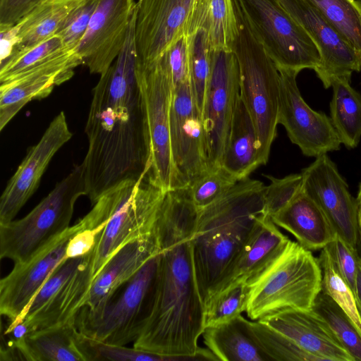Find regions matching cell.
<instances>
[{
	"mask_svg": "<svg viewBox=\"0 0 361 361\" xmlns=\"http://www.w3.org/2000/svg\"><path fill=\"white\" fill-rule=\"evenodd\" d=\"M133 16L123 47L92 91L85 126L88 148L81 163L93 205L106 190L137 180L151 168V144L136 78Z\"/></svg>",
	"mask_w": 361,
	"mask_h": 361,
	"instance_id": "obj_1",
	"label": "cell"
},
{
	"mask_svg": "<svg viewBox=\"0 0 361 361\" xmlns=\"http://www.w3.org/2000/svg\"><path fill=\"white\" fill-rule=\"evenodd\" d=\"M204 329L191 239H185L161 250L152 310L133 348L169 361L214 360L208 348L197 345Z\"/></svg>",
	"mask_w": 361,
	"mask_h": 361,
	"instance_id": "obj_2",
	"label": "cell"
},
{
	"mask_svg": "<svg viewBox=\"0 0 361 361\" xmlns=\"http://www.w3.org/2000/svg\"><path fill=\"white\" fill-rule=\"evenodd\" d=\"M265 189L262 182L247 177L198 211L191 245L197 284L204 305L263 214Z\"/></svg>",
	"mask_w": 361,
	"mask_h": 361,
	"instance_id": "obj_3",
	"label": "cell"
},
{
	"mask_svg": "<svg viewBox=\"0 0 361 361\" xmlns=\"http://www.w3.org/2000/svg\"><path fill=\"white\" fill-rule=\"evenodd\" d=\"M322 281L318 259L289 240L279 255L247 282V315L257 321L286 310L312 309L322 291Z\"/></svg>",
	"mask_w": 361,
	"mask_h": 361,
	"instance_id": "obj_4",
	"label": "cell"
},
{
	"mask_svg": "<svg viewBox=\"0 0 361 361\" xmlns=\"http://www.w3.org/2000/svg\"><path fill=\"white\" fill-rule=\"evenodd\" d=\"M233 4L236 29L231 49L239 67L240 97L252 120L258 137L259 161L264 165L279 124L280 73L234 0Z\"/></svg>",
	"mask_w": 361,
	"mask_h": 361,
	"instance_id": "obj_5",
	"label": "cell"
},
{
	"mask_svg": "<svg viewBox=\"0 0 361 361\" xmlns=\"http://www.w3.org/2000/svg\"><path fill=\"white\" fill-rule=\"evenodd\" d=\"M166 192L146 174L116 185L97 199L107 222L92 250L93 279L121 247L153 232Z\"/></svg>",
	"mask_w": 361,
	"mask_h": 361,
	"instance_id": "obj_6",
	"label": "cell"
},
{
	"mask_svg": "<svg viewBox=\"0 0 361 361\" xmlns=\"http://www.w3.org/2000/svg\"><path fill=\"white\" fill-rule=\"evenodd\" d=\"M87 195L80 164L25 216L0 224V257L14 264L29 259L70 226L77 200Z\"/></svg>",
	"mask_w": 361,
	"mask_h": 361,
	"instance_id": "obj_7",
	"label": "cell"
},
{
	"mask_svg": "<svg viewBox=\"0 0 361 361\" xmlns=\"http://www.w3.org/2000/svg\"><path fill=\"white\" fill-rule=\"evenodd\" d=\"M159 255L151 257L103 309L94 313L81 310L75 322L78 331L105 343H133L152 310Z\"/></svg>",
	"mask_w": 361,
	"mask_h": 361,
	"instance_id": "obj_8",
	"label": "cell"
},
{
	"mask_svg": "<svg viewBox=\"0 0 361 361\" xmlns=\"http://www.w3.org/2000/svg\"><path fill=\"white\" fill-rule=\"evenodd\" d=\"M234 1L278 69L299 73L319 67L321 56L317 44L278 0Z\"/></svg>",
	"mask_w": 361,
	"mask_h": 361,
	"instance_id": "obj_9",
	"label": "cell"
},
{
	"mask_svg": "<svg viewBox=\"0 0 361 361\" xmlns=\"http://www.w3.org/2000/svg\"><path fill=\"white\" fill-rule=\"evenodd\" d=\"M92 250L64 259L53 271L31 302L15 322H23L29 333L46 328L75 324L93 283Z\"/></svg>",
	"mask_w": 361,
	"mask_h": 361,
	"instance_id": "obj_10",
	"label": "cell"
},
{
	"mask_svg": "<svg viewBox=\"0 0 361 361\" xmlns=\"http://www.w3.org/2000/svg\"><path fill=\"white\" fill-rule=\"evenodd\" d=\"M136 78L151 144V168L147 174L154 183L167 191L172 189L173 180L170 145L173 82L165 55L145 66H136Z\"/></svg>",
	"mask_w": 361,
	"mask_h": 361,
	"instance_id": "obj_11",
	"label": "cell"
},
{
	"mask_svg": "<svg viewBox=\"0 0 361 361\" xmlns=\"http://www.w3.org/2000/svg\"><path fill=\"white\" fill-rule=\"evenodd\" d=\"M173 188L188 187L209 172L202 114L193 98L190 80L173 88L170 109Z\"/></svg>",
	"mask_w": 361,
	"mask_h": 361,
	"instance_id": "obj_12",
	"label": "cell"
},
{
	"mask_svg": "<svg viewBox=\"0 0 361 361\" xmlns=\"http://www.w3.org/2000/svg\"><path fill=\"white\" fill-rule=\"evenodd\" d=\"M239 96V67L235 54L231 49H214L202 111L209 171L221 166Z\"/></svg>",
	"mask_w": 361,
	"mask_h": 361,
	"instance_id": "obj_13",
	"label": "cell"
},
{
	"mask_svg": "<svg viewBox=\"0 0 361 361\" xmlns=\"http://www.w3.org/2000/svg\"><path fill=\"white\" fill-rule=\"evenodd\" d=\"M200 0H137L134 27L137 67L159 58L183 37Z\"/></svg>",
	"mask_w": 361,
	"mask_h": 361,
	"instance_id": "obj_14",
	"label": "cell"
},
{
	"mask_svg": "<svg viewBox=\"0 0 361 361\" xmlns=\"http://www.w3.org/2000/svg\"><path fill=\"white\" fill-rule=\"evenodd\" d=\"M84 225L80 219L35 252L27 261L14 264L0 281V313L9 322L17 320L53 271L66 259L70 239Z\"/></svg>",
	"mask_w": 361,
	"mask_h": 361,
	"instance_id": "obj_15",
	"label": "cell"
},
{
	"mask_svg": "<svg viewBox=\"0 0 361 361\" xmlns=\"http://www.w3.org/2000/svg\"><path fill=\"white\" fill-rule=\"evenodd\" d=\"M280 99L278 122L283 125L292 143L307 157H317L338 150L341 142L331 118L311 109L297 85L298 73L278 69Z\"/></svg>",
	"mask_w": 361,
	"mask_h": 361,
	"instance_id": "obj_16",
	"label": "cell"
},
{
	"mask_svg": "<svg viewBox=\"0 0 361 361\" xmlns=\"http://www.w3.org/2000/svg\"><path fill=\"white\" fill-rule=\"evenodd\" d=\"M135 7L134 0H98L87 30L75 49L91 73L102 75L118 57Z\"/></svg>",
	"mask_w": 361,
	"mask_h": 361,
	"instance_id": "obj_17",
	"label": "cell"
},
{
	"mask_svg": "<svg viewBox=\"0 0 361 361\" xmlns=\"http://www.w3.org/2000/svg\"><path fill=\"white\" fill-rule=\"evenodd\" d=\"M301 173L304 192L322 208L336 233L355 249L359 238L357 200L335 163L322 154Z\"/></svg>",
	"mask_w": 361,
	"mask_h": 361,
	"instance_id": "obj_18",
	"label": "cell"
},
{
	"mask_svg": "<svg viewBox=\"0 0 361 361\" xmlns=\"http://www.w3.org/2000/svg\"><path fill=\"white\" fill-rule=\"evenodd\" d=\"M72 136L66 115L61 111L51 121L38 142L27 149L26 156L8 180L0 198V224L13 220L37 189L55 154Z\"/></svg>",
	"mask_w": 361,
	"mask_h": 361,
	"instance_id": "obj_19",
	"label": "cell"
},
{
	"mask_svg": "<svg viewBox=\"0 0 361 361\" xmlns=\"http://www.w3.org/2000/svg\"><path fill=\"white\" fill-rule=\"evenodd\" d=\"M317 44L321 62L314 71L324 88L334 78L350 79L361 71V59L318 10L306 0H278Z\"/></svg>",
	"mask_w": 361,
	"mask_h": 361,
	"instance_id": "obj_20",
	"label": "cell"
},
{
	"mask_svg": "<svg viewBox=\"0 0 361 361\" xmlns=\"http://www.w3.org/2000/svg\"><path fill=\"white\" fill-rule=\"evenodd\" d=\"M82 64L75 53L66 54L0 85V130L32 99L47 97L56 85L68 80Z\"/></svg>",
	"mask_w": 361,
	"mask_h": 361,
	"instance_id": "obj_21",
	"label": "cell"
},
{
	"mask_svg": "<svg viewBox=\"0 0 361 361\" xmlns=\"http://www.w3.org/2000/svg\"><path fill=\"white\" fill-rule=\"evenodd\" d=\"M323 361H355L314 310H286L259 319Z\"/></svg>",
	"mask_w": 361,
	"mask_h": 361,
	"instance_id": "obj_22",
	"label": "cell"
},
{
	"mask_svg": "<svg viewBox=\"0 0 361 361\" xmlns=\"http://www.w3.org/2000/svg\"><path fill=\"white\" fill-rule=\"evenodd\" d=\"M160 252L153 232L123 245L94 279L88 300L81 310L94 313L103 309L118 290Z\"/></svg>",
	"mask_w": 361,
	"mask_h": 361,
	"instance_id": "obj_23",
	"label": "cell"
},
{
	"mask_svg": "<svg viewBox=\"0 0 361 361\" xmlns=\"http://www.w3.org/2000/svg\"><path fill=\"white\" fill-rule=\"evenodd\" d=\"M289 240L271 218L261 215L214 294L232 283L252 280L279 255Z\"/></svg>",
	"mask_w": 361,
	"mask_h": 361,
	"instance_id": "obj_24",
	"label": "cell"
},
{
	"mask_svg": "<svg viewBox=\"0 0 361 361\" xmlns=\"http://www.w3.org/2000/svg\"><path fill=\"white\" fill-rule=\"evenodd\" d=\"M271 219L277 226L290 233L300 245L311 251L323 249L337 235L324 211L303 188Z\"/></svg>",
	"mask_w": 361,
	"mask_h": 361,
	"instance_id": "obj_25",
	"label": "cell"
},
{
	"mask_svg": "<svg viewBox=\"0 0 361 361\" xmlns=\"http://www.w3.org/2000/svg\"><path fill=\"white\" fill-rule=\"evenodd\" d=\"M202 336L204 344L218 360L272 361L258 341L252 322L241 315L205 327Z\"/></svg>",
	"mask_w": 361,
	"mask_h": 361,
	"instance_id": "obj_26",
	"label": "cell"
},
{
	"mask_svg": "<svg viewBox=\"0 0 361 361\" xmlns=\"http://www.w3.org/2000/svg\"><path fill=\"white\" fill-rule=\"evenodd\" d=\"M81 1L48 0L12 27L0 28V32L13 44L11 54L32 47L55 35L70 12Z\"/></svg>",
	"mask_w": 361,
	"mask_h": 361,
	"instance_id": "obj_27",
	"label": "cell"
},
{
	"mask_svg": "<svg viewBox=\"0 0 361 361\" xmlns=\"http://www.w3.org/2000/svg\"><path fill=\"white\" fill-rule=\"evenodd\" d=\"M79 331L75 324L33 331L23 338L12 341L22 360L85 361L79 345Z\"/></svg>",
	"mask_w": 361,
	"mask_h": 361,
	"instance_id": "obj_28",
	"label": "cell"
},
{
	"mask_svg": "<svg viewBox=\"0 0 361 361\" xmlns=\"http://www.w3.org/2000/svg\"><path fill=\"white\" fill-rule=\"evenodd\" d=\"M260 165L257 135L239 96L221 166L240 180L249 177Z\"/></svg>",
	"mask_w": 361,
	"mask_h": 361,
	"instance_id": "obj_29",
	"label": "cell"
},
{
	"mask_svg": "<svg viewBox=\"0 0 361 361\" xmlns=\"http://www.w3.org/2000/svg\"><path fill=\"white\" fill-rule=\"evenodd\" d=\"M330 118L341 144L356 147L361 138V94L350 85V79L334 78Z\"/></svg>",
	"mask_w": 361,
	"mask_h": 361,
	"instance_id": "obj_30",
	"label": "cell"
},
{
	"mask_svg": "<svg viewBox=\"0 0 361 361\" xmlns=\"http://www.w3.org/2000/svg\"><path fill=\"white\" fill-rule=\"evenodd\" d=\"M361 59V0H306Z\"/></svg>",
	"mask_w": 361,
	"mask_h": 361,
	"instance_id": "obj_31",
	"label": "cell"
},
{
	"mask_svg": "<svg viewBox=\"0 0 361 361\" xmlns=\"http://www.w3.org/2000/svg\"><path fill=\"white\" fill-rule=\"evenodd\" d=\"M73 52L75 51L66 50L60 37L55 35L32 47L14 52L1 61L0 82L16 78Z\"/></svg>",
	"mask_w": 361,
	"mask_h": 361,
	"instance_id": "obj_32",
	"label": "cell"
},
{
	"mask_svg": "<svg viewBox=\"0 0 361 361\" xmlns=\"http://www.w3.org/2000/svg\"><path fill=\"white\" fill-rule=\"evenodd\" d=\"M207 25L208 21L193 34L190 50L191 89L196 106L202 116L214 51L209 40Z\"/></svg>",
	"mask_w": 361,
	"mask_h": 361,
	"instance_id": "obj_33",
	"label": "cell"
},
{
	"mask_svg": "<svg viewBox=\"0 0 361 361\" xmlns=\"http://www.w3.org/2000/svg\"><path fill=\"white\" fill-rule=\"evenodd\" d=\"M318 260L322 273V290L346 313L361 336V317L356 297L339 273L326 246L322 249Z\"/></svg>",
	"mask_w": 361,
	"mask_h": 361,
	"instance_id": "obj_34",
	"label": "cell"
},
{
	"mask_svg": "<svg viewBox=\"0 0 361 361\" xmlns=\"http://www.w3.org/2000/svg\"><path fill=\"white\" fill-rule=\"evenodd\" d=\"M312 309L325 319L355 361H361V336L339 305L322 290L316 298Z\"/></svg>",
	"mask_w": 361,
	"mask_h": 361,
	"instance_id": "obj_35",
	"label": "cell"
},
{
	"mask_svg": "<svg viewBox=\"0 0 361 361\" xmlns=\"http://www.w3.org/2000/svg\"><path fill=\"white\" fill-rule=\"evenodd\" d=\"M250 288L239 281L214 293L204 305V328L229 321L246 311Z\"/></svg>",
	"mask_w": 361,
	"mask_h": 361,
	"instance_id": "obj_36",
	"label": "cell"
},
{
	"mask_svg": "<svg viewBox=\"0 0 361 361\" xmlns=\"http://www.w3.org/2000/svg\"><path fill=\"white\" fill-rule=\"evenodd\" d=\"M252 326L258 341L272 361H323L261 321L252 322Z\"/></svg>",
	"mask_w": 361,
	"mask_h": 361,
	"instance_id": "obj_37",
	"label": "cell"
},
{
	"mask_svg": "<svg viewBox=\"0 0 361 361\" xmlns=\"http://www.w3.org/2000/svg\"><path fill=\"white\" fill-rule=\"evenodd\" d=\"M79 345L85 361H169L158 354L127 348L125 345L105 343L91 338L79 331Z\"/></svg>",
	"mask_w": 361,
	"mask_h": 361,
	"instance_id": "obj_38",
	"label": "cell"
},
{
	"mask_svg": "<svg viewBox=\"0 0 361 361\" xmlns=\"http://www.w3.org/2000/svg\"><path fill=\"white\" fill-rule=\"evenodd\" d=\"M238 181L220 166L195 180L188 188L194 204L200 211L222 197Z\"/></svg>",
	"mask_w": 361,
	"mask_h": 361,
	"instance_id": "obj_39",
	"label": "cell"
},
{
	"mask_svg": "<svg viewBox=\"0 0 361 361\" xmlns=\"http://www.w3.org/2000/svg\"><path fill=\"white\" fill-rule=\"evenodd\" d=\"M235 29L233 0H209L207 30L213 49H231Z\"/></svg>",
	"mask_w": 361,
	"mask_h": 361,
	"instance_id": "obj_40",
	"label": "cell"
},
{
	"mask_svg": "<svg viewBox=\"0 0 361 361\" xmlns=\"http://www.w3.org/2000/svg\"><path fill=\"white\" fill-rule=\"evenodd\" d=\"M270 184L266 186L264 197L263 215L271 218L302 190L303 178L302 173L290 174L282 178L265 175Z\"/></svg>",
	"mask_w": 361,
	"mask_h": 361,
	"instance_id": "obj_41",
	"label": "cell"
},
{
	"mask_svg": "<svg viewBox=\"0 0 361 361\" xmlns=\"http://www.w3.org/2000/svg\"><path fill=\"white\" fill-rule=\"evenodd\" d=\"M98 0H82L68 15L57 35L63 47L75 51L88 27Z\"/></svg>",
	"mask_w": 361,
	"mask_h": 361,
	"instance_id": "obj_42",
	"label": "cell"
},
{
	"mask_svg": "<svg viewBox=\"0 0 361 361\" xmlns=\"http://www.w3.org/2000/svg\"><path fill=\"white\" fill-rule=\"evenodd\" d=\"M335 264L350 288L354 293L356 299V280L361 259L356 249L352 247L338 234L334 240L326 245Z\"/></svg>",
	"mask_w": 361,
	"mask_h": 361,
	"instance_id": "obj_43",
	"label": "cell"
},
{
	"mask_svg": "<svg viewBox=\"0 0 361 361\" xmlns=\"http://www.w3.org/2000/svg\"><path fill=\"white\" fill-rule=\"evenodd\" d=\"M48 0H0V28L16 25L34 8Z\"/></svg>",
	"mask_w": 361,
	"mask_h": 361,
	"instance_id": "obj_44",
	"label": "cell"
},
{
	"mask_svg": "<svg viewBox=\"0 0 361 361\" xmlns=\"http://www.w3.org/2000/svg\"><path fill=\"white\" fill-rule=\"evenodd\" d=\"M104 227L105 226H102L90 228L84 225L83 228L70 239L66 250V258L81 257L90 252L94 249L98 237Z\"/></svg>",
	"mask_w": 361,
	"mask_h": 361,
	"instance_id": "obj_45",
	"label": "cell"
},
{
	"mask_svg": "<svg viewBox=\"0 0 361 361\" xmlns=\"http://www.w3.org/2000/svg\"><path fill=\"white\" fill-rule=\"evenodd\" d=\"M357 204V219L359 226V238H361V183L359 186L357 196L356 198Z\"/></svg>",
	"mask_w": 361,
	"mask_h": 361,
	"instance_id": "obj_46",
	"label": "cell"
},
{
	"mask_svg": "<svg viewBox=\"0 0 361 361\" xmlns=\"http://www.w3.org/2000/svg\"><path fill=\"white\" fill-rule=\"evenodd\" d=\"M357 299L361 302V265L358 268L356 280Z\"/></svg>",
	"mask_w": 361,
	"mask_h": 361,
	"instance_id": "obj_47",
	"label": "cell"
},
{
	"mask_svg": "<svg viewBox=\"0 0 361 361\" xmlns=\"http://www.w3.org/2000/svg\"><path fill=\"white\" fill-rule=\"evenodd\" d=\"M355 249H356L358 256L360 257V258L361 259V238H358Z\"/></svg>",
	"mask_w": 361,
	"mask_h": 361,
	"instance_id": "obj_48",
	"label": "cell"
},
{
	"mask_svg": "<svg viewBox=\"0 0 361 361\" xmlns=\"http://www.w3.org/2000/svg\"><path fill=\"white\" fill-rule=\"evenodd\" d=\"M356 302H357V307H358L359 312H360V314L361 317V302L358 300H356Z\"/></svg>",
	"mask_w": 361,
	"mask_h": 361,
	"instance_id": "obj_49",
	"label": "cell"
}]
</instances>
